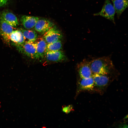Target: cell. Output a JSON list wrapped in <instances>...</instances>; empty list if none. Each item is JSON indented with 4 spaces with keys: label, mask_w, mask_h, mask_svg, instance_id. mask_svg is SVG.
Wrapping results in <instances>:
<instances>
[{
    "label": "cell",
    "mask_w": 128,
    "mask_h": 128,
    "mask_svg": "<svg viewBox=\"0 0 128 128\" xmlns=\"http://www.w3.org/2000/svg\"><path fill=\"white\" fill-rule=\"evenodd\" d=\"M93 74L111 75L116 71L111 60L109 57H104L90 62Z\"/></svg>",
    "instance_id": "cell-1"
},
{
    "label": "cell",
    "mask_w": 128,
    "mask_h": 128,
    "mask_svg": "<svg viewBox=\"0 0 128 128\" xmlns=\"http://www.w3.org/2000/svg\"><path fill=\"white\" fill-rule=\"evenodd\" d=\"M18 50L21 53L32 59H39L37 53L34 42L25 41L21 44H14Z\"/></svg>",
    "instance_id": "cell-2"
},
{
    "label": "cell",
    "mask_w": 128,
    "mask_h": 128,
    "mask_svg": "<svg viewBox=\"0 0 128 128\" xmlns=\"http://www.w3.org/2000/svg\"><path fill=\"white\" fill-rule=\"evenodd\" d=\"M115 13L114 9L110 0H106L101 10L98 13L94 14V15L100 16L104 17L114 24Z\"/></svg>",
    "instance_id": "cell-3"
},
{
    "label": "cell",
    "mask_w": 128,
    "mask_h": 128,
    "mask_svg": "<svg viewBox=\"0 0 128 128\" xmlns=\"http://www.w3.org/2000/svg\"><path fill=\"white\" fill-rule=\"evenodd\" d=\"M62 35L61 32L55 26H54L45 32L43 38L47 44L52 43L60 40Z\"/></svg>",
    "instance_id": "cell-4"
},
{
    "label": "cell",
    "mask_w": 128,
    "mask_h": 128,
    "mask_svg": "<svg viewBox=\"0 0 128 128\" xmlns=\"http://www.w3.org/2000/svg\"><path fill=\"white\" fill-rule=\"evenodd\" d=\"M54 25V23L47 19L39 18L34 26L35 30L44 34Z\"/></svg>",
    "instance_id": "cell-5"
},
{
    "label": "cell",
    "mask_w": 128,
    "mask_h": 128,
    "mask_svg": "<svg viewBox=\"0 0 128 128\" xmlns=\"http://www.w3.org/2000/svg\"><path fill=\"white\" fill-rule=\"evenodd\" d=\"M13 27L0 17V34L4 41L9 42V36L13 30Z\"/></svg>",
    "instance_id": "cell-6"
},
{
    "label": "cell",
    "mask_w": 128,
    "mask_h": 128,
    "mask_svg": "<svg viewBox=\"0 0 128 128\" xmlns=\"http://www.w3.org/2000/svg\"><path fill=\"white\" fill-rule=\"evenodd\" d=\"M78 71L80 78H87L91 76L93 74L90 62L84 60L78 66Z\"/></svg>",
    "instance_id": "cell-7"
},
{
    "label": "cell",
    "mask_w": 128,
    "mask_h": 128,
    "mask_svg": "<svg viewBox=\"0 0 128 128\" xmlns=\"http://www.w3.org/2000/svg\"><path fill=\"white\" fill-rule=\"evenodd\" d=\"M111 75L93 74L94 87L102 88L106 86L110 81Z\"/></svg>",
    "instance_id": "cell-8"
},
{
    "label": "cell",
    "mask_w": 128,
    "mask_h": 128,
    "mask_svg": "<svg viewBox=\"0 0 128 128\" xmlns=\"http://www.w3.org/2000/svg\"><path fill=\"white\" fill-rule=\"evenodd\" d=\"M44 56L47 60L52 62H62L65 58L64 54L61 50L46 52Z\"/></svg>",
    "instance_id": "cell-9"
},
{
    "label": "cell",
    "mask_w": 128,
    "mask_h": 128,
    "mask_svg": "<svg viewBox=\"0 0 128 128\" xmlns=\"http://www.w3.org/2000/svg\"><path fill=\"white\" fill-rule=\"evenodd\" d=\"M78 91L92 90L94 87V80L92 76L87 78H80L78 83Z\"/></svg>",
    "instance_id": "cell-10"
},
{
    "label": "cell",
    "mask_w": 128,
    "mask_h": 128,
    "mask_svg": "<svg viewBox=\"0 0 128 128\" xmlns=\"http://www.w3.org/2000/svg\"><path fill=\"white\" fill-rule=\"evenodd\" d=\"M36 51L39 58H42L46 52L47 43L42 37L37 38L34 42Z\"/></svg>",
    "instance_id": "cell-11"
},
{
    "label": "cell",
    "mask_w": 128,
    "mask_h": 128,
    "mask_svg": "<svg viewBox=\"0 0 128 128\" xmlns=\"http://www.w3.org/2000/svg\"><path fill=\"white\" fill-rule=\"evenodd\" d=\"M39 18L37 17L23 15L21 17L20 21L25 29H30L34 27Z\"/></svg>",
    "instance_id": "cell-12"
},
{
    "label": "cell",
    "mask_w": 128,
    "mask_h": 128,
    "mask_svg": "<svg viewBox=\"0 0 128 128\" xmlns=\"http://www.w3.org/2000/svg\"><path fill=\"white\" fill-rule=\"evenodd\" d=\"M0 17L13 27L17 26L18 24L17 18L13 13L8 11H3Z\"/></svg>",
    "instance_id": "cell-13"
},
{
    "label": "cell",
    "mask_w": 128,
    "mask_h": 128,
    "mask_svg": "<svg viewBox=\"0 0 128 128\" xmlns=\"http://www.w3.org/2000/svg\"><path fill=\"white\" fill-rule=\"evenodd\" d=\"M113 5L117 17L119 18L128 6V0H113Z\"/></svg>",
    "instance_id": "cell-14"
},
{
    "label": "cell",
    "mask_w": 128,
    "mask_h": 128,
    "mask_svg": "<svg viewBox=\"0 0 128 128\" xmlns=\"http://www.w3.org/2000/svg\"><path fill=\"white\" fill-rule=\"evenodd\" d=\"M9 40L14 44H21L25 41V39L22 32L19 30L13 31L10 35Z\"/></svg>",
    "instance_id": "cell-15"
},
{
    "label": "cell",
    "mask_w": 128,
    "mask_h": 128,
    "mask_svg": "<svg viewBox=\"0 0 128 128\" xmlns=\"http://www.w3.org/2000/svg\"><path fill=\"white\" fill-rule=\"evenodd\" d=\"M25 40V41L34 42L37 38V34L34 30L21 29Z\"/></svg>",
    "instance_id": "cell-16"
},
{
    "label": "cell",
    "mask_w": 128,
    "mask_h": 128,
    "mask_svg": "<svg viewBox=\"0 0 128 128\" xmlns=\"http://www.w3.org/2000/svg\"><path fill=\"white\" fill-rule=\"evenodd\" d=\"M62 44L60 40L49 44L47 45L46 52L60 50Z\"/></svg>",
    "instance_id": "cell-17"
},
{
    "label": "cell",
    "mask_w": 128,
    "mask_h": 128,
    "mask_svg": "<svg viewBox=\"0 0 128 128\" xmlns=\"http://www.w3.org/2000/svg\"><path fill=\"white\" fill-rule=\"evenodd\" d=\"M73 110V106L71 105L63 106L62 107V111L64 113L68 114L69 113Z\"/></svg>",
    "instance_id": "cell-18"
},
{
    "label": "cell",
    "mask_w": 128,
    "mask_h": 128,
    "mask_svg": "<svg viewBox=\"0 0 128 128\" xmlns=\"http://www.w3.org/2000/svg\"><path fill=\"white\" fill-rule=\"evenodd\" d=\"M9 0H0V7L6 5Z\"/></svg>",
    "instance_id": "cell-19"
},
{
    "label": "cell",
    "mask_w": 128,
    "mask_h": 128,
    "mask_svg": "<svg viewBox=\"0 0 128 128\" xmlns=\"http://www.w3.org/2000/svg\"><path fill=\"white\" fill-rule=\"evenodd\" d=\"M112 1L113 0H111Z\"/></svg>",
    "instance_id": "cell-20"
}]
</instances>
